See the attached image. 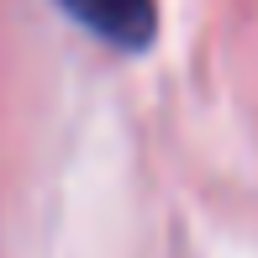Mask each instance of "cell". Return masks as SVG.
Segmentation results:
<instances>
[{
    "label": "cell",
    "instance_id": "1",
    "mask_svg": "<svg viewBox=\"0 0 258 258\" xmlns=\"http://www.w3.org/2000/svg\"><path fill=\"white\" fill-rule=\"evenodd\" d=\"M58 11L116 53H148L158 42V0H58Z\"/></svg>",
    "mask_w": 258,
    "mask_h": 258
}]
</instances>
